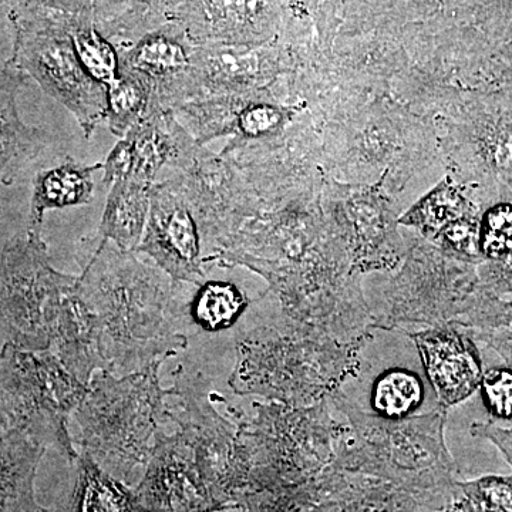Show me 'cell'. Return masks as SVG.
Wrapping results in <instances>:
<instances>
[{
	"label": "cell",
	"instance_id": "d590c367",
	"mask_svg": "<svg viewBox=\"0 0 512 512\" xmlns=\"http://www.w3.org/2000/svg\"><path fill=\"white\" fill-rule=\"evenodd\" d=\"M458 505H460L461 512H494L487 510V508L481 507V505H477L474 503H470V501L466 500L463 495H458Z\"/></svg>",
	"mask_w": 512,
	"mask_h": 512
},
{
	"label": "cell",
	"instance_id": "d6a6232c",
	"mask_svg": "<svg viewBox=\"0 0 512 512\" xmlns=\"http://www.w3.org/2000/svg\"><path fill=\"white\" fill-rule=\"evenodd\" d=\"M470 503L494 512H512V476H485L458 483Z\"/></svg>",
	"mask_w": 512,
	"mask_h": 512
},
{
	"label": "cell",
	"instance_id": "836d02e7",
	"mask_svg": "<svg viewBox=\"0 0 512 512\" xmlns=\"http://www.w3.org/2000/svg\"><path fill=\"white\" fill-rule=\"evenodd\" d=\"M481 397L488 413L498 420H512V366L484 370Z\"/></svg>",
	"mask_w": 512,
	"mask_h": 512
},
{
	"label": "cell",
	"instance_id": "f35d334b",
	"mask_svg": "<svg viewBox=\"0 0 512 512\" xmlns=\"http://www.w3.org/2000/svg\"><path fill=\"white\" fill-rule=\"evenodd\" d=\"M224 512H227V511H224Z\"/></svg>",
	"mask_w": 512,
	"mask_h": 512
},
{
	"label": "cell",
	"instance_id": "52a82bcc",
	"mask_svg": "<svg viewBox=\"0 0 512 512\" xmlns=\"http://www.w3.org/2000/svg\"><path fill=\"white\" fill-rule=\"evenodd\" d=\"M211 382L201 373H175L171 420L190 441L205 484L222 510L228 511L248 493L252 460L237 423L225 419L211 402Z\"/></svg>",
	"mask_w": 512,
	"mask_h": 512
},
{
	"label": "cell",
	"instance_id": "7a4b0ae2",
	"mask_svg": "<svg viewBox=\"0 0 512 512\" xmlns=\"http://www.w3.org/2000/svg\"><path fill=\"white\" fill-rule=\"evenodd\" d=\"M330 404L345 414L350 427L335 466L383 478L444 508L460 494V471L446 444L447 410L387 420L367 413L343 392Z\"/></svg>",
	"mask_w": 512,
	"mask_h": 512
},
{
	"label": "cell",
	"instance_id": "4316f807",
	"mask_svg": "<svg viewBox=\"0 0 512 512\" xmlns=\"http://www.w3.org/2000/svg\"><path fill=\"white\" fill-rule=\"evenodd\" d=\"M325 473L308 483L249 493L227 512H315L322 498Z\"/></svg>",
	"mask_w": 512,
	"mask_h": 512
},
{
	"label": "cell",
	"instance_id": "8992f818",
	"mask_svg": "<svg viewBox=\"0 0 512 512\" xmlns=\"http://www.w3.org/2000/svg\"><path fill=\"white\" fill-rule=\"evenodd\" d=\"M89 392L50 349L25 350L6 343L0 352V431H26L55 447L70 463L77 453L69 419Z\"/></svg>",
	"mask_w": 512,
	"mask_h": 512
},
{
	"label": "cell",
	"instance_id": "3957f363",
	"mask_svg": "<svg viewBox=\"0 0 512 512\" xmlns=\"http://www.w3.org/2000/svg\"><path fill=\"white\" fill-rule=\"evenodd\" d=\"M369 338L339 342L289 320L256 328L237 340L229 386L241 396L313 406L356 375L359 352Z\"/></svg>",
	"mask_w": 512,
	"mask_h": 512
},
{
	"label": "cell",
	"instance_id": "ffe728a7",
	"mask_svg": "<svg viewBox=\"0 0 512 512\" xmlns=\"http://www.w3.org/2000/svg\"><path fill=\"white\" fill-rule=\"evenodd\" d=\"M197 70L201 97L252 93L274 79L275 73L259 53L218 47L198 49Z\"/></svg>",
	"mask_w": 512,
	"mask_h": 512
},
{
	"label": "cell",
	"instance_id": "9a60e30c",
	"mask_svg": "<svg viewBox=\"0 0 512 512\" xmlns=\"http://www.w3.org/2000/svg\"><path fill=\"white\" fill-rule=\"evenodd\" d=\"M47 325L49 349L84 386H90L99 370L110 372L101 348L99 319L80 292L76 276L57 293Z\"/></svg>",
	"mask_w": 512,
	"mask_h": 512
},
{
	"label": "cell",
	"instance_id": "83f0119b",
	"mask_svg": "<svg viewBox=\"0 0 512 512\" xmlns=\"http://www.w3.org/2000/svg\"><path fill=\"white\" fill-rule=\"evenodd\" d=\"M157 113L150 90L136 77L120 73V79L107 87V119L111 133L123 137L141 120Z\"/></svg>",
	"mask_w": 512,
	"mask_h": 512
},
{
	"label": "cell",
	"instance_id": "9c48e42d",
	"mask_svg": "<svg viewBox=\"0 0 512 512\" xmlns=\"http://www.w3.org/2000/svg\"><path fill=\"white\" fill-rule=\"evenodd\" d=\"M72 275L50 265L42 235L26 231L10 239L0 256V330L25 350L49 349L50 306Z\"/></svg>",
	"mask_w": 512,
	"mask_h": 512
},
{
	"label": "cell",
	"instance_id": "ba28073f",
	"mask_svg": "<svg viewBox=\"0 0 512 512\" xmlns=\"http://www.w3.org/2000/svg\"><path fill=\"white\" fill-rule=\"evenodd\" d=\"M10 18L16 30L10 62L66 107L89 140L106 123V87L86 72L67 30L62 35L37 12L15 9Z\"/></svg>",
	"mask_w": 512,
	"mask_h": 512
},
{
	"label": "cell",
	"instance_id": "30bf717a",
	"mask_svg": "<svg viewBox=\"0 0 512 512\" xmlns=\"http://www.w3.org/2000/svg\"><path fill=\"white\" fill-rule=\"evenodd\" d=\"M137 254L147 255L174 285L200 286L207 281L208 249L201 220L173 173L151 187L150 212Z\"/></svg>",
	"mask_w": 512,
	"mask_h": 512
},
{
	"label": "cell",
	"instance_id": "8fae6325",
	"mask_svg": "<svg viewBox=\"0 0 512 512\" xmlns=\"http://www.w3.org/2000/svg\"><path fill=\"white\" fill-rule=\"evenodd\" d=\"M136 495L144 512H224L212 497L181 431L157 434L156 447Z\"/></svg>",
	"mask_w": 512,
	"mask_h": 512
},
{
	"label": "cell",
	"instance_id": "484cf974",
	"mask_svg": "<svg viewBox=\"0 0 512 512\" xmlns=\"http://www.w3.org/2000/svg\"><path fill=\"white\" fill-rule=\"evenodd\" d=\"M466 215L471 214L463 195L450 184L443 183L424 195L409 211L404 212L399 224L416 228L424 238L433 242L441 229Z\"/></svg>",
	"mask_w": 512,
	"mask_h": 512
},
{
	"label": "cell",
	"instance_id": "cb8c5ba5",
	"mask_svg": "<svg viewBox=\"0 0 512 512\" xmlns=\"http://www.w3.org/2000/svg\"><path fill=\"white\" fill-rule=\"evenodd\" d=\"M247 295L232 282L205 281L190 301L192 322L207 332L229 329L247 311Z\"/></svg>",
	"mask_w": 512,
	"mask_h": 512
},
{
	"label": "cell",
	"instance_id": "7c38bea8",
	"mask_svg": "<svg viewBox=\"0 0 512 512\" xmlns=\"http://www.w3.org/2000/svg\"><path fill=\"white\" fill-rule=\"evenodd\" d=\"M419 352L424 375L443 409L466 402L480 389L483 359L476 339L457 325L406 332Z\"/></svg>",
	"mask_w": 512,
	"mask_h": 512
},
{
	"label": "cell",
	"instance_id": "4fadbf2b",
	"mask_svg": "<svg viewBox=\"0 0 512 512\" xmlns=\"http://www.w3.org/2000/svg\"><path fill=\"white\" fill-rule=\"evenodd\" d=\"M197 52L174 36H147L120 57L121 73L136 77L150 90L154 109L174 111L201 97Z\"/></svg>",
	"mask_w": 512,
	"mask_h": 512
},
{
	"label": "cell",
	"instance_id": "7402d4cb",
	"mask_svg": "<svg viewBox=\"0 0 512 512\" xmlns=\"http://www.w3.org/2000/svg\"><path fill=\"white\" fill-rule=\"evenodd\" d=\"M153 184L136 178H119L110 185L99 228V241H111L123 251L134 252L143 241L150 212Z\"/></svg>",
	"mask_w": 512,
	"mask_h": 512
},
{
	"label": "cell",
	"instance_id": "f1b7e54d",
	"mask_svg": "<svg viewBox=\"0 0 512 512\" xmlns=\"http://www.w3.org/2000/svg\"><path fill=\"white\" fill-rule=\"evenodd\" d=\"M474 339L494 349L512 366V303L483 296L474 311L461 323Z\"/></svg>",
	"mask_w": 512,
	"mask_h": 512
},
{
	"label": "cell",
	"instance_id": "e0dca14e",
	"mask_svg": "<svg viewBox=\"0 0 512 512\" xmlns=\"http://www.w3.org/2000/svg\"><path fill=\"white\" fill-rule=\"evenodd\" d=\"M437 511V505L399 485L333 464L325 473L322 498L315 512Z\"/></svg>",
	"mask_w": 512,
	"mask_h": 512
},
{
	"label": "cell",
	"instance_id": "2e32d148",
	"mask_svg": "<svg viewBox=\"0 0 512 512\" xmlns=\"http://www.w3.org/2000/svg\"><path fill=\"white\" fill-rule=\"evenodd\" d=\"M184 127L173 111H157L128 130L103 163V185L119 178H136L154 184L164 167L177 158Z\"/></svg>",
	"mask_w": 512,
	"mask_h": 512
},
{
	"label": "cell",
	"instance_id": "8d00e7d4",
	"mask_svg": "<svg viewBox=\"0 0 512 512\" xmlns=\"http://www.w3.org/2000/svg\"><path fill=\"white\" fill-rule=\"evenodd\" d=\"M458 495H460V494H458ZM457 498H456V500L453 501V503L446 505V507L441 508V510L437 511V512H461L460 505H458Z\"/></svg>",
	"mask_w": 512,
	"mask_h": 512
},
{
	"label": "cell",
	"instance_id": "5b68a950",
	"mask_svg": "<svg viewBox=\"0 0 512 512\" xmlns=\"http://www.w3.org/2000/svg\"><path fill=\"white\" fill-rule=\"evenodd\" d=\"M329 404L255 403V416L239 419L252 460L247 494L308 483L335 464L350 427L333 419Z\"/></svg>",
	"mask_w": 512,
	"mask_h": 512
},
{
	"label": "cell",
	"instance_id": "4dcf8cb0",
	"mask_svg": "<svg viewBox=\"0 0 512 512\" xmlns=\"http://www.w3.org/2000/svg\"><path fill=\"white\" fill-rule=\"evenodd\" d=\"M480 252L490 261L512 256V205H495L485 212L480 221Z\"/></svg>",
	"mask_w": 512,
	"mask_h": 512
},
{
	"label": "cell",
	"instance_id": "e575fe53",
	"mask_svg": "<svg viewBox=\"0 0 512 512\" xmlns=\"http://www.w3.org/2000/svg\"><path fill=\"white\" fill-rule=\"evenodd\" d=\"M471 436L491 441L501 451L507 463L512 467V429H503L494 423L477 421L470 427Z\"/></svg>",
	"mask_w": 512,
	"mask_h": 512
},
{
	"label": "cell",
	"instance_id": "ac0fdd59",
	"mask_svg": "<svg viewBox=\"0 0 512 512\" xmlns=\"http://www.w3.org/2000/svg\"><path fill=\"white\" fill-rule=\"evenodd\" d=\"M26 74L10 60L0 66V183L12 184L13 178L35 160L47 144V134L29 127L20 119L18 93Z\"/></svg>",
	"mask_w": 512,
	"mask_h": 512
},
{
	"label": "cell",
	"instance_id": "44dd1931",
	"mask_svg": "<svg viewBox=\"0 0 512 512\" xmlns=\"http://www.w3.org/2000/svg\"><path fill=\"white\" fill-rule=\"evenodd\" d=\"M103 170V163L82 165L73 158L50 170L40 171L33 180L28 231L42 235L46 211L92 204L93 174Z\"/></svg>",
	"mask_w": 512,
	"mask_h": 512
},
{
	"label": "cell",
	"instance_id": "603a6c76",
	"mask_svg": "<svg viewBox=\"0 0 512 512\" xmlns=\"http://www.w3.org/2000/svg\"><path fill=\"white\" fill-rule=\"evenodd\" d=\"M77 477L67 512H144L136 491L110 476L89 454L77 456Z\"/></svg>",
	"mask_w": 512,
	"mask_h": 512
},
{
	"label": "cell",
	"instance_id": "d4e9b609",
	"mask_svg": "<svg viewBox=\"0 0 512 512\" xmlns=\"http://www.w3.org/2000/svg\"><path fill=\"white\" fill-rule=\"evenodd\" d=\"M426 389L416 372L390 369L373 383L370 406L373 414L387 420H402L416 416L423 406Z\"/></svg>",
	"mask_w": 512,
	"mask_h": 512
},
{
	"label": "cell",
	"instance_id": "d6986e66",
	"mask_svg": "<svg viewBox=\"0 0 512 512\" xmlns=\"http://www.w3.org/2000/svg\"><path fill=\"white\" fill-rule=\"evenodd\" d=\"M46 446L26 431H0V512H40L36 501L37 467Z\"/></svg>",
	"mask_w": 512,
	"mask_h": 512
},
{
	"label": "cell",
	"instance_id": "f546056e",
	"mask_svg": "<svg viewBox=\"0 0 512 512\" xmlns=\"http://www.w3.org/2000/svg\"><path fill=\"white\" fill-rule=\"evenodd\" d=\"M67 32L84 69L96 82L107 89L120 79L119 53L97 30L90 26H72Z\"/></svg>",
	"mask_w": 512,
	"mask_h": 512
},
{
	"label": "cell",
	"instance_id": "277c9868",
	"mask_svg": "<svg viewBox=\"0 0 512 512\" xmlns=\"http://www.w3.org/2000/svg\"><path fill=\"white\" fill-rule=\"evenodd\" d=\"M165 360L123 377L99 370L73 413L83 453L117 480L127 481L134 468L147 466L161 426L171 420L165 397L173 389H161L158 375Z\"/></svg>",
	"mask_w": 512,
	"mask_h": 512
},
{
	"label": "cell",
	"instance_id": "1f68e13d",
	"mask_svg": "<svg viewBox=\"0 0 512 512\" xmlns=\"http://www.w3.org/2000/svg\"><path fill=\"white\" fill-rule=\"evenodd\" d=\"M433 242L451 258L461 261L483 258L480 252V222L473 215L450 222L446 228L441 229Z\"/></svg>",
	"mask_w": 512,
	"mask_h": 512
},
{
	"label": "cell",
	"instance_id": "5bb4252c",
	"mask_svg": "<svg viewBox=\"0 0 512 512\" xmlns=\"http://www.w3.org/2000/svg\"><path fill=\"white\" fill-rule=\"evenodd\" d=\"M175 119L197 143L235 134L242 140L272 137L284 127L285 109L271 101L244 99V94L201 97L181 104Z\"/></svg>",
	"mask_w": 512,
	"mask_h": 512
},
{
	"label": "cell",
	"instance_id": "6da1fadb",
	"mask_svg": "<svg viewBox=\"0 0 512 512\" xmlns=\"http://www.w3.org/2000/svg\"><path fill=\"white\" fill-rule=\"evenodd\" d=\"M111 241L99 242L79 276V289L99 319L101 348L110 372L133 373L188 346L177 332L184 316L174 285L157 265Z\"/></svg>",
	"mask_w": 512,
	"mask_h": 512
},
{
	"label": "cell",
	"instance_id": "74e56055",
	"mask_svg": "<svg viewBox=\"0 0 512 512\" xmlns=\"http://www.w3.org/2000/svg\"><path fill=\"white\" fill-rule=\"evenodd\" d=\"M40 512H52V511L45 510V508H43V510H42V511H40Z\"/></svg>",
	"mask_w": 512,
	"mask_h": 512
}]
</instances>
